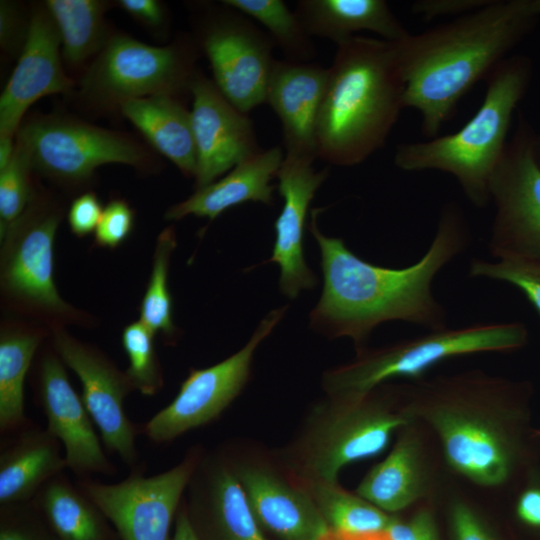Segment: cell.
<instances>
[{
	"label": "cell",
	"mask_w": 540,
	"mask_h": 540,
	"mask_svg": "<svg viewBox=\"0 0 540 540\" xmlns=\"http://www.w3.org/2000/svg\"><path fill=\"white\" fill-rule=\"evenodd\" d=\"M527 380L479 369L399 386L402 410L436 434L446 464L470 482L513 492L540 466Z\"/></svg>",
	"instance_id": "cell-1"
},
{
	"label": "cell",
	"mask_w": 540,
	"mask_h": 540,
	"mask_svg": "<svg viewBox=\"0 0 540 540\" xmlns=\"http://www.w3.org/2000/svg\"><path fill=\"white\" fill-rule=\"evenodd\" d=\"M322 209L311 211L310 232L321 255L323 289L309 315L310 327L329 338L348 337L356 351L372 331L388 321L438 330L448 326L446 308L434 296L437 274L471 242L469 224L455 202L439 214L432 242L422 257L402 268L372 264L351 251L344 240L323 234L317 224Z\"/></svg>",
	"instance_id": "cell-2"
},
{
	"label": "cell",
	"mask_w": 540,
	"mask_h": 540,
	"mask_svg": "<svg viewBox=\"0 0 540 540\" xmlns=\"http://www.w3.org/2000/svg\"><path fill=\"white\" fill-rule=\"evenodd\" d=\"M535 0H490L485 6L397 41L405 108L437 136L461 98L535 28Z\"/></svg>",
	"instance_id": "cell-3"
},
{
	"label": "cell",
	"mask_w": 540,
	"mask_h": 540,
	"mask_svg": "<svg viewBox=\"0 0 540 540\" xmlns=\"http://www.w3.org/2000/svg\"><path fill=\"white\" fill-rule=\"evenodd\" d=\"M328 69L317 124V158L362 163L380 149L405 108L397 41L353 36Z\"/></svg>",
	"instance_id": "cell-4"
},
{
	"label": "cell",
	"mask_w": 540,
	"mask_h": 540,
	"mask_svg": "<svg viewBox=\"0 0 540 540\" xmlns=\"http://www.w3.org/2000/svg\"><path fill=\"white\" fill-rule=\"evenodd\" d=\"M532 74L529 57L508 56L485 79L480 107L459 130L398 145L395 165L407 172L448 173L473 206L486 207L491 203L490 182L508 143L514 111L529 88Z\"/></svg>",
	"instance_id": "cell-5"
},
{
	"label": "cell",
	"mask_w": 540,
	"mask_h": 540,
	"mask_svg": "<svg viewBox=\"0 0 540 540\" xmlns=\"http://www.w3.org/2000/svg\"><path fill=\"white\" fill-rule=\"evenodd\" d=\"M528 341V328L519 321L447 326L381 347H365L349 363L327 371L322 384L329 397L361 396L396 378L421 379L449 359L518 351Z\"/></svg>",
	"instance_id": "cell-6"
},
{
	"label": "cell",
	"mask_w": 540,
	"mask_h": 540,
	"mask_svg": "<svg viewBox=\"0 0 540 540\" xmlns=\"http://www.w3.org/2000/svg\"><path fill=\"white\" fill-rule=\"evenodd\" d=\"M414 421L402 410L399 386L383 384L368 394L319 405L293 450L301 483L337 482L347 465L382 453L392 436Z\"/></svg>",
	"instance_id": "cell-7"
},
{
	"label": "cell",
	"mask_w": 540,
	"mask_h": 540,
	"mask_svg": "<svg viewBox=\"0 0 540 540\" xmlns=\"http://www.w3.org/2000/svg\"><path fill=\"white\" fill-rule=\"evenodd\" d=\"M536 132L517 110V124L490 182L495 214L490 255L540 263V166L533 153Z\"/></svg>",
	"instance_id": "cell-8"
},
{
	"label": "cell",
	"mask_w": 540,
	"mask_h": 540,
	"mask_svg": "<svg viewBox=\"0 0 540 540\" xmlns=\"http://www.w3.org/2000/svg\"><path fill=\"white\" fill-rule=\"evenodd\" d=\"M202 454L188 451L174 467L145 476L140 464L122 481L106 484L90 478L76 485L105 514L120 540H173L183 494Z\"/></svg>",
	"instance_id": "cell-9"
},
{
	"label": "cell",
	"mask_w": 540,
	"mask_h": 540,
	"mask_svg": "<svg viewBox=\"0 0 540 540\" xmlns=\"http://www.w3.org/2000/svg\"><path fill=\"white\" fill-rule=\"evenodd\" d=\"M194 50L190 44L156 47L125 35L104 45L83 81L85 92L118 103L154 95H172L190 84Z\"/></svg>",
	"instance_id": "cell-10"
},
{
	"label": "cell",
	"mask_w": 540,
	"mask_h": 540,
	"mask_svg": "<svg viewBox=\"0 0 540 540\" xmlns=\"http://www.w3.org/2000/svg\"><path fill=\"white\" fill-rule=\"evenodd\" d=\"M287 306L270 311L238 352L204 369H191L170 404L141 425L150 441L163 444L215 420L240 394L254 353L282 320Z\"/></svg>",
	"instance_id": "cell-11"
},
{
	"label": "cell",
	"mask_w": 540,
	"mask_h": 540,
	"mask_svg": "<svg viewBox=\"0 0 540 540\" xmlns=\"http://www.w3.org/2000/svg\"><path fill=\"white\" fill-rule=\"evenodd\" d=\"M17 135L32 167L66 180L86 179L108 163L141 167L147 160L146 152L134 141L76 120L38 118Z\"/></svg>",
	"instance_id": "cell-12"
},
{
	"label": "cell",
	"mask_w": 540,
	"mask_h": 540,
	"mask_svg": "<svg viewBox=\"0 0 540 540\" xmlns=\"http://www.w3.org/2000/svg\"><path fill=\"white\" fill-rule=\"evenodd\" d=\"M227 6V5H226ZM228 9L203 26L201 46L210 62L214 83L242 113L266 102V89L275 59L269 34L251 18Z\"/></svg>",
	"instance_id": "cell-13"
},
{
	"label": "cell",
	"mask_w": 540,
	"mask_h": 540,
	"mask_svg": "<svg viewBox=\"0 0 540 540\" xmlns=\"http://www.w3.org/2000/svg\"><path fill=\"white\" fill-rule=\"evenodd\" d=\"M54 336L58 356L81 382L82 401L105 448L128 467H135L139 461L136 436L141 433V426L133 423L124 410V401L134 390L126 373L66 332L57 330Z\"/></svg>",
	"instance_id": "cell-14"
},
{
	"label": "cell",
	"mask_w": 540,
	"mask_h": 540,
	"mask_svg": "<svg viewBox=\"0 0 540 540\" xmlns=\"http://www.w3.org/2000/svg\"><path fill=\"white\" fill-rule=\"evenodd\" d=\"M189 89L193 96L190 112L196 147L194 177L200 188L262 149L258 147L252 121L214 82L195 74Z\"/></svg>",
	"instance_id": "cell-15"
},
{
	"label": "cell",
	"mask_w": 540,
	"mask_h": 540,
	"mask_svg": "<svg viewBox=\"0 0 540 540\" xmlns=\"http://www.w3.org/2000/svg\"><path fill=\"white\" fill-rule=\"evenodd\" d=\"M38 399L47 419L46 429L61 443L67 468L78 479L90 478L92 474H117L82 398L73 389L62 360L55 354H47L41 361Z\"/></svg>",
	"instance_id": "cell-16"
},
{
	"label": "cell",
	"mask_w": 540,
	"mask_h": 540,
	"mask_svg": "<svg viewBox=\"0 0 540 540\" xmlns=\"http://www.w3.org/2000/svg\"><path fill=\"white\" fill-rule=\"evenodd\" d=\"M312 164L309 160L284 156L277 174L283 206L274 224L275 242L268 261L279 266V288L289 299L318 283L304 258V231L309 205L329 169L316 171Z\"/></svg>",
	"instance_id": "cell-17"
},
{
	"label": "cell",
	"mask_w": 540,
	"mask_h": 540,
	"mask_svg": "<svg viewBox=\"0 0 540 540\" xmlns=\"http://www.w3.org/2000/svg\"><path fill=\"white\" fill-rule=\"evenodd\" d=\"M60 42L47 9H35L19 61L0 97V135L14 136L27 109L40 98L71 89L73 82L61 65Z\"/></svg>",
	"instance_id": "cell-18"
},
{
	"label": "cell",
	"mask_w": 540,
	"mask_h": 540,
	"mask_svg": "<svg viewBox=\"0 0 540 540\" xmlns=\"http://www.w3.org/2000/svg\"><path fill=\"white\" fill-rule=\"evenodd\" d=\"M186 512L199 540H267L234 470L201 457L187 485Z\"/></svg>",
	"instance_id": "cell-19"
},
{
	"label": "cell",
	"mask_w": 540,
	"mask_h": 540,
	"mask_svg": "<svg viewBox=\"0 0 540 540\" xmlns=\"http://www.w3.org/2000/svg\"><path fill=\"white\" fill-rule=\"evenodd\" d=\"M59 220L54 212L22 215L7 233L14 237L2 275L6 289L14 296L52 313H64L69 308L56 289L53 275Z\"/></svg>",
	"instance_id": "cell-20"
},
{
	"label": "cell",
	"mask_w": 540,
	"mask_h": 540,
	"mask_svg": "<svg viewBox=\"0 0 540 540\" xmlns=\"http://www.w3.org/2000/svg\"><path fill=\"white\" fill-rule=\"evenodd\" d=\"M328 69L317 64L275 60L266 89V102L278 116L284 156L314 162L316 124Z\"/></svg>",
	"instance_id": "cell-21"
},
{
	"label": "cell",
	"mask_w": 540,
	"mask_h": 540,
	"mask_svg": "<svg viewBox=\"0 0 540 540\" xmlns=\"http://www.w3.org/2000/svg\"><path fill=\"white\" fill-rule=\"evenodd\" d=\"M260 525L280 540H320L329 530L313 499L261 467L234 471Z\"/></svg>",
	"instance_id": "cell-22"
},
{
	"label": "cell",
	"mask_w": 540,
	"mask_h": 540,
	"mask_svg": "<svg viewBox=\"0 0 540 540\" xmlns=\"http://www.w3.org/2000/svg\"><path fill=\"white\" fill-rule=\"evenodd\" d=\"M432 473L413 424L403 428L389 454L359 483L356 494L386 513L401 511L432 492Z\"/></svg>",
	"instance_id": "cell-23"
},
{
	"label": "cell",
	"mask_w": 540,
	"mask_h": 540,
	"mask_svg": "<svg viewBox=\"0 0 540 540\" xmlns=\"http://www.w3.org/2000/svg\"><path fill=\"white\" fill-rule=\"evenodd\" d=\"M283 160L284 150L280 146L260 150L238 163L223 178L197 188L189 198L171 206L165 218L180 220L195 215L213 221L225 210L247 201L272 205L271 181L277 178Z\"/></svg>",
	"instance_id": "cell-24"
},
{
	"label": "cell",
	"mask_w": 540,
	"mask_h": 540,
	"mask_svg": "<svg viewBox=\"0 0 540 540\" xmlns=\"http://www.w3.org/2000/svg\"><path fill=\"white\" fill-rule=\"evenodd\" d=\"M10 436L0 450V505L32 501L67 468L61 443L47 429L31 423Z\"/></svg>",
	"instance_id": "cell-25"
},
{
	"label": "cell",
	"mask_w": 540,
	"mask_h": 540,
	"mask_svg": "<svg viewBox=\"0 0 540 540\" xmlns=\"http://www.w3.org/2000/svg\"><path fill=\"white\" fill-rule=\"evenodd\" d=\"M295 12L311 37L336 45L360 31L388 41L410 34L384 0H299Z\"/></svg>",
	"instance_id": "cell-26"
},
{
	"label": "cell",
	"mask_w": 540,
	"mask_h": 540,
	"mask_svg": "<svg viewBox=\"0 0 540 540\" xmlns=\"http://www.w3.org/2000/svg\"><path fill=\"white\" fill-rule=\"evenodd\" d=\"M119 107L158 152L185 175L195 176L196 147L190 111L172 95L130 99Z\"/></svg>",
	"instance_id": "cell-27"
},
{
	"label": "cell",
	"mask_w": 540,
	"mask_h": 540,
	"mask_svg": "<svg viewBox=\"0 0 540 540\" xmlns=\"http://www.w3.org/2000/svg\"><path fill=\"white\" fill-rule=\"evenodd\" d=\"M57 540H120L101 509L63 473L32 500Z\"/></svg>",
	"instance_id": "cell-28"
},
{
	"label": "cell",
	"mask_w": 540,
	"mask_h": 540,
	"mask_svg": "<svg viewBox=\"0 0 540 540\" xmlns=\"http://www.w3.org/2000/svg\"><path fill=\"white\" fill-rule=\"evenodd\" d=\"M51 15L63 46V56L71 65H79L108 39L105 36L106 3L98 0H48L44 4Z\"/></svg>",
	"instance_id": "cell-29"
},
{
	"label": "cell",
	"mask_w": 540,
	"mask_h": 540,
	"mask_svg": "<svg viewBox=\"0 0 540 540\" xmlns=\"http://www.w3.org/2000/svg\"><path fill=\"white\" fill-rule=\"evenodd\" d=\"M40 337L6 333L0 340V433L11 435L31 424L24 411V381Z\"/></svg>",
	"instance_id": "cell-30"
},
{
	"label": "cell",
	"mask_w": 540,
	"mask_h": 540,
	"mask_svg": "<svg viewBox=\"0 0 540 540\" xmlns=\"http://www.w3.org/2000/svg\"><path fill=\"white\" fill-rule=\"evenodd\" d=\"M328 529L347 534L386 532L395 517L390 516L358 494L341 488L337 482L303 483Z\"/></svg>",
	"instance_id": "cell-31"
},
{
	"label": "cell",
	"mask_w": 540,
	"mask_h": 540,
	"mask_svg": "<svg viewBox=\"0 0 540 540\" xmlns=\"http://www.w3.org/2000/svg\"><path fill=\"white\" fill-rule=\"evenodd\" d=\"M222 3L265 27L287 61L308 63L317 55L312 38L298 15L282 0H223Z\"/></svg>",
	"instance_id": "cell-32"
},
{
	"label": "cell",
	"mask_w": 540,
	"mask_h": 540,
	"mask_svg": "<svg viewBox=\"0 0 540 540\" xmlns=\"http://www.w3.org/2000/svg\"><path fill=\"white\" fill-rule=\"evenodd\" d=\"M176 244L172 227L164 229L158 236L152 272L140 305V322L154 335L163 333L171 336L175 332L172 297L168 289V271Z\"/></svg>",
	"instance_id": "cell-33"
},
{
	"label": "cell",
	"mask_w": 540,
	"mask_h": 540,
	"mask_svg": "<svg viewBox=\"0 0 540 540\" xmlns=\"http://www.w3.org/2000/svg\"><path fill=\"white\" fill-rule=\"evenodd\" d=\"M153 336L140 321L129 324L122 333V345L129 359L125 373L134 390L146 396L155 395L163 386Z\"/></svg>",
	"instance_id": "cell-34"
},
{
	"label": "cell",
	"mask_w": 540,
	"mask_h": 540,
	"mask_svg": "<svg viewBox=\"0 0 540 540\" xmlns=\"http://www.w3.org/2000/svg\"><path fill=\"white\" fill-rule=\"evenodd\" d=\"M468 274L472 278H486L508 283L520 290L540 316V263L524 260L495 261L474 258Z\"/></svg>",
	"instance_id": "cell-35"
},
{
	"label": "cell",
	"mask_w": 540,
	"mask_h": 540,
	"mask_svg": "<svg viewBox=\"0 0 540 540\" xmlns=\"http://www.w3.org/2000/svg\"><path fill=\"white\" fill-rule=\"evenodd\" d=\"M30 158L16 141L15 154L9 165L0 171V228L6 237L11 227L23 215L29 196Z\"/></svg>",
	"instance_id": "cell-36"
},
{
	"label": "cell",
	"mask_w": 540,
	"mask_h": 540,
	"mask_svg": "<svg viewBox=\"0 0 540 540\" xmlns=\"http://www.w3.org/2000/svg\"><path fill=\"white\" fill-rule=\"evenodd\" d=\"M0 540H57L32 501L0 505Z\"/></svg>",
	"instance_id": "cell-37"
},
{
	"label": "cell",
	"mask_w": 540,
	"mask_h": 540,
	"mask_svg": "<svg viewBox=\"0 0 540 540\" xmlns=\"http://www.w3.org/2000/svg\"><path fill=\"white\" fill-rule=\"evenodd\" d=\"M511 517L522 540H540V466L513 492Z\"/></svg>",
	"instance_id": "cell-38"
},
{
	"label": "cell",
	"mask_w": 540,
	"mask_h": 540,
	"mask_svg": "<svg viewBox=\"0 0 540 540\" xmlns=\"http://www.w3.org/2000/svg\"><path fill=\"white\" fill-rule=\"evenodd\" d=\"M446 521L450 540H511L495 530L471 503L461 498L449 502Z\"/></svg>",
	"instance_id": "cell-39"
},
{
	"label": "cell",
	"mask_w": 540,
	"mask_h": 540,
	"mask_svg": "<svg viewBox=\"0 0 540 540\" xmlns=\"http://www.w3.org/2000/svg\"><path fill=\"white\" fill-rule=\"evenodd\" d=\"M134 213L122 199L112 200L103 209V214L95 230V240L99 246L115 248L131 233Z\"/></svg>",
	"instance_id": "cell-40"
},
{
	"label": "cell",
	"mask_w": 540,
	"mask_h": 540,
	"mask_svg": "<svg viewBox=\"0 0 540 540\" xmlns=\"http://www.w3.org/2000/svg\"><path fill=\"white\" fill-rule=\"evenodd\" d=\"M386 533L390 540H441L434 514L427 507L405 521L394 518Z\"/></svg>",
	"instance_id": "cell-41"
},
{
	"label": "cell",
	"mask_w": 540,
	"mask_h": 540,
	"mask_svg": "<svg viewBox=\"0 0 540 540\" xmlns=\"http://www.w3.org/2000/svg\"><path fill=\"white\" fill-rule=\"evenodd\" d=\"M103 209L97 196L84 193L74 199L68 212L71 231L77 236H85L95 231L101 220Z\"/></svg>",
	"instance_id": "cell-42"
},
{
	"label": "cell",
	"mask_w": 540,
	"mask_h": 540,
	"mask_svg": "<svg viewBox=\"0 0 540 540\" xmlns=\"http://www.w3.org/2000/svg\"><path fill=\"white\" fill-rule=\"evenodd\" d=\"M490 0H419L412 4L413 13L424 20L444 16H462L475 11Z\"/></svg>",
	"instance_id": "cell-43"
},
{
	"label": "cell",
	"mask_w": 540,
	"mask_h": 540,
	"mask_svg": "<svg viewBox=\"0 0 540 540\" xmlns=\"http://www.w3.org/2000/svg\"><path fill=\"white\" fill-rule=\"evenodd\" d=\"M119 5L132 17L149 26H160L164 22V8L156 0H121Z\"/></svg>",
	"instance_id": "cell-44"
},
{
	"label": "cell",
	"mask_w": 540,
	"mask_h": 540,
	"mask_svg": "<svg viewBox=\"0 0 540 540\" xmlns=\"http://www.w3.org/2000/svg\"><path fill=\"white\" fill-rule=\"evenodd\" d=\"M18 11L15 5L8 1H1L0 4V40L1 45L6 50H13L19 38L18 33L21 28Z\"/></svg>",
	"instance_id": "cell-45"
},
{
	"label": "cell",
	"mask_w": 540,
	"mask_h": 540,
	"mask_svg": "<svg viewBox=\"0 0 540 540\" xmlns=\"http://www.w3.org/2000/svg\"><path fill=\"white\" fill-rule=\"evenodd\" d=\"M173 540H199L189 521L183 499L175 520Z\"/></svg>",
	"instance_id": "cell-46"
},
{
	"label": "cell",
	"mask_w": 540,
	"mask_h": 540,
	"mask_svg": "<svg viewBox=\"0 0 540 540\" xmlns=\"http://www.w3.org/2000/svg\"><path fill=\"white\" fill-rule=\"evenodd\" d=\"M320 540H390L386 532L347 534L328 530Z\"/></svg>",
	"instance_id": "cell-47"
},
{
	"label": "cell",
	"mask_w": 540,
	"mask_h": 540,
	"mask_svg": "<svg viewBox=\"0 0 540 540\" xmlns=\"http://www.w3.org/2000/svg\"><path fill=\"white\" fill-rule=\"evenodd\" d=\"M16 150L13 136L0 135V171L6 168L11 162Z\"/></svg>",
	"instance_id": "cell-48"
},
{
	"label": "cell",
	"mask_w": 540,
	"mask_h": 540,
	"mask_svg": "<svg viewBox=\"0 0 540 540\" xmlns=\"http://www.w3.org/2000/svg\"><path fill=\"white\" fill-rule=\"evenodd\" d=\"M533 153L536 162L540 166V134L537 133L534 138Z\"/></svg>",
	"instance_id": "cell-49"
},
{
	"label": "cell",
	"mask_w": 540,
	"mask_h": 540,
	"mask_svg": "<svg viewBox=\"0 0 540 540\" xmlns=\"http://www.w3.org/2000/svg\"><path fill=\"white\" fill-rule=\"evenodd\" d=\"M535 5H536V8H537L538 12L540 13V0H535Z\"/></svg>",
	"instance_id": "cell-50"
}]
</instances>
